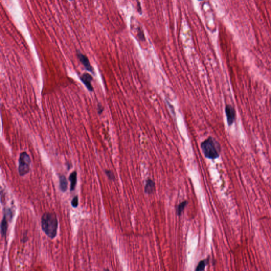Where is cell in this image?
I'll use <instances>...</instances> for the list:
<instances>
[{"instance_id": "14", "label": "cell", "mask_w": 271, "mask_h": 271, "mask_svg": "<svg viewBox=\"0 0 271 271\" xmlns=\"http://www.w3.org/2000/svg\"><path fill=\"white\" fill-rule=\"evenodd\" d=\"M105 172L108 177L109 179L111 180H113V181L115 180V176L114 173H113L112 171H110V170H105Z\"/></svg>"}, {"instance_id": "16", "label": "cell", "mask_w": 271, "mask_h": 271, "mask_svg": "<svg viewBox=\"0 0 271 271\" xmlns=\"http://www.w3.org/2000/svg\"><path fill=\"white\" fill-rule=\"evenodd\" d=\"M103 110H104V108H103V107H102V105H100V104H98V114H99V115L101 114V113L103 112Z\"/></svg>"}, {"instance_id": "4", "label": "cell", "mask_w": 271, "mask_h": 271, "mask_svg": "<svg viewBox=\"0 0 271 271\" xmlns=\"http://www.w3.org/2000/svg\"><path fill=\"white\" fill-rule=\"evenodd\" d=\"M225 112L227 117L228 124L229 126L233 125L236 118V112L235 109L231 105H227L225 108Z\"/></svg>"}, {"instance_id": "6", "label": "cell", "mask_w": 271, "mask_h": 271, "mask_svg": "<svg viewBox=\"0 0 271 271\" xmlns=\"http://www.w3.org/2000/svg\"><path fill=\"white\" fill-rule=\"evenodd\" d=\"M80 79L89 91L92 92L93 91V87L91 83L93 80V77L90 74L85 73L80 77Z\"/></svg>"}, {"instance_id": "12", "label": "cell", "mask_w": 271, "mask_h": 271, "mask_svg": "<svg viewBox=\"0 0 271 271\" xmlns=\"http://www.w3.org/2000/svg\"><path fill=\"white\" fill-rule=\"evenodd\" d=\"M207 260H202L199 262L198 265H197L195 271H203L205 269V265L207 264Z\"/></svg>"}, {"instance_id": "3", "label": "cell", "mask_w": 271, "mask_h": 271, "mask_svg": "<svg viewBox=\"0 0 271 271\" xmlns=\"http://www.w3.org/2000/svg\"><path fill=\"white\" fill-rule=\"evenodd\" d=\"M31 159L29 155L26 152L20 154L19 159V173L20 176H24L30 171Z\"/></svg>"}, {"instance_id": "15", "label": "cell", "mask_w": 271, "mask_h": 271, "mask_svg": "<svg viewBox=\"0 0 271 271\" xmlns=\"http://www.w3.org/2000/svg\"><path fill=\"white\" fill-rule=\"evenodd\" d=\"M71 205H72V207H74V208H77L78 206V198L77 196H75L73 199L72 202H71Z\"/></svg>"}, {"instance_id": "8", "label": "cell", "mask_w": 271, "mask_h": 271, "mask_svg": "<svg viewBox=\"0 0 271 271\" xmlns=\"http://www.w3.org/2000/svg\"><path fill=\"white\" fill-rule=\"evenodd\" d=\"M69 180L70 182V191H73L75 189L77 182V173L76 171L70 174Z\"/></svg>"}, {"instance_id": "1", "label": "cell", "mask_w": 271, "mask_h": 271, "mask_svg": "<svg viewBox=\"0 0 271 271\" xmlns=\"http://www.w3.org/2000/svg\"><path fill=\"white\" fill-rule=\"evenodd\" d=\"M41 227L43 231L50 238L56 236L58 220L55 213L46 212L41 218Z\"/></svg>"}, {"instance_id": "11", "label": "cell", "mask_w": 271, "mask_h": 271, "mask_svg": "<svg viewBox=\"0 0 271 271\" xmlns=\"http://www.w3.org/2000/svg\"><path fill=\"white\" fill-rule=\"evenodd\" d=\"M187 201H184L178 205V206L177 207V214L178 216H180L182 215V213L184 211L185 208L187 206Z\"/></svg>"}, {"instance_id": "10", "label": "cell", "mask_w": 271, "mask_h": 271, "mask_svg": "<svg viewBox=\"0 0 271 271\" xmlns=\"http://www.w3.org/2000/svg\"><path fill=\"white\" fill-rule=\"evenodd\" d=\"M7 229H8V223L6 220V216L5 215L1 223V233L2 236H5Z\"/></svg>"}, {"instance_id": "17", "label": "cell", "mask_w": 271, "mask_h": 271, "mask_svg": "<svg viewBox=\"0 0 271 271\" xmlns=\"http://www.w3.org/2000/svg\"><path fill=\"white\" fill-rule=\"evenodd\" d=\"M103 271H110L108 269H105Z\"/></svg>"}, {"instance_id": "7", "label": "cell", "mask_w": 271, "mask_h": 271, "mask_svg": "<svg viewBox=\"0 0 271 271\" xmlns=\"http://www.w3.org/2000/svg\"><path fill=\"white\" fill-rule=\"evenodd\" d=\"M155 188L156 187H155V182L153 181L152 179H147L146 182L145 187V193L148 194H153L155 192Z\"/></svg>"}, {"instance_id": "9", "label": "cell", "mask_w": 271, "mask_h": 271, "mask_svg": "<svg viewBox=\"0 0 271 271\" xmlns=\"http://www.w3.org/2000/svg\"><path fill=\"white\" fill-rule=\"evenodd\" d=\"M59 181H60V189L61 191L64 192L66 191L68 186V183L67 179L64 175H61L59 177Z\"/></svg>"}, {"instance_id": "2", "label": "cell", "mask_w": 271, "mask_h": 271, "mask_svg": "<svg viewBox=\"0 0 271 271\" xmlns=\"http://www.w3.org/2000/svg\"><path fill=\"white\" fill-rule=\"evenodd\" d=\"M201 147L203 154L207 159H216L219 157L221 152L220 146L219 143L211 137L201 143Z\"/></svg>"}, {"instance_id": "5", "label": "cell", "mask_w": 271, "mask_h": 271, "mask_svg": "<svg viewBox=\"0 0 271 271\" xmlns=\"http://www.w3.org/2000/svg\"><path fill=\"white\" fill-rule=\"evenodd\" d=\"M77 55L78 58H79V59L80 60V62L82 63V64L83 65V66H84L85 69L88 72L94 74V70H93V68L92 66L91 65L90 62V60L88 59V57L86 55H85L83 54L82 53H81L80 52H77Z\"/></svg>"}, {"instance_id": "13", "label": "cell", "mask_w": 271, "mask_h": 271, "mask_svg": "<svg viewBox=\"0 0 271 271\" xmlns=\"http://www.w3.org/2000/svg\"><path fill=\"white\" fill-rule=\"evenodd\" d=\"M137 35H138L139 39L140 40H141L142 41L146 40L145 34H144V31H143V29L141 28V27H138V34H137Z\"/></svg>"}]
</instances>
